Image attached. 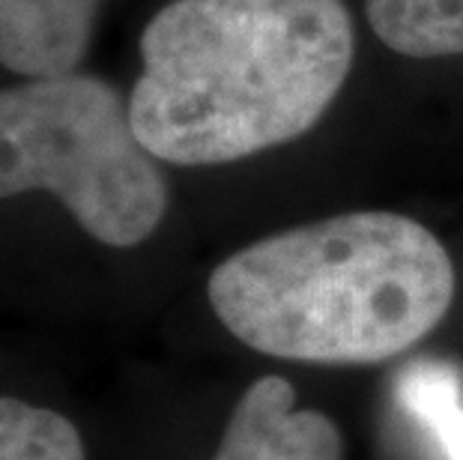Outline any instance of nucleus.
<instances>
[{
	"mask_svg": "<svg viewBox=\"0 0 463 460\" xmlns=\"http://www.w3.org/2000/svg\"><path fill=\"white\" fill-rule=\"evenodd\" d=\"M132 129L156 159L222 164L299 138L353 63L341 0H174L141 36Z\"/></svg>",
	"mask_w": 463,
	"mask_h": 460,
	"instance_id": "obj_1",
	"label": "nucleus"
},
{
	"mask_svg": "<svg viewBox=\"0 0 463 460\" xmlns=\"http://www.w3.org/2000/svg\"><path fill=\"white\" fill-rule=\"evenodd\" d=\"M455 296L449 251L398 212H350L231 254L213 311L266 356L371 365L425 338Z\"/></svg>",
	"mask_w": 463,
	"mask_h": 460,
	"instance_id": "obj_2",
	"label": "nucleus"
},
{
	"mask_svg": "<svg viewBox=\"0 0 463 460\" xmlns=\"http://www.w3.org/2000/svg\"><path fill=\"white\" fill-rule=\"evenodd\" d=\"M129 105L90 75L0 90V198L45 189L93 239L132 249L159 228L167 189Z\"/></svg>",
	"mask_w": 463,
	"mask_h": 460,
	"instance_id": "obj_3",
	"label": "nucleus"
},
{
	"mask_svg": "<svg viewBox=\"0 0 463 460\" xmlns=\"http://www.w3.org/2000/svg\"><path fill=\"white\" fill-rule=\"evenodd\" d=\"M213 460H341L332 418L299 409L284 377H260L233 407Z\"/></svg>",
	"mask_w": 463,
	"mask_h": 460,
	"instance_id": "obj_4",
	"label": "nucleus"
},
{
	"mask_svg": "<svg viewBox=\"0 0 463 460\" xmlns=\"http://www.w3.org/2000/svg\"><path fill=\"white\" fill-rule=\"evenodd\" d=\"M102 0H0V66L18 75H69L84 61Z\"/></svg>",
	"mask_w": 463,
	"mask_h": 460,
	"instance_id": "obj_5",
	"label": "nucleus"
},
{
	"mask_svg": "<svg viewBox=\"0 0 463 460\" xmlns=\"http://www.w3.org/2000/svg\"><path fill=\"white\" fill-rule=\"evenodd\" d=\"M395 404L433 460H463V377L455 365L410 361L395 377Z\"/></svg>",
	"mask_w": 463,
	"mask_h": 460,
	"instance_id": "obj_6",
	"label": "nucleus"
},
{
	"mask_svg": "<svg viewBox=\"0 0 463 460\" xmlns=\"http://www.w3.org/2000/svg\"><path fill=\"white\" fill-rule=\"evenodd\" d=\"M364 13L373 33L398 54H463V0H368Z\"/></svg>",
	"mask_w": 463,
	"mask_h": 460,
	"instance_id": "obj_7",
	"label": "nucleus"
},
{
	"mask_svg": "<svg viewBox=\"0 0 463 460\" xmlns=\"http://www.w3.org/2000/svg\"><path fill=\"white\" fill-rule=\"evenodd\" d=\"M0 460H84V443L66 416L0 395Z\"/></svg>",
	"mask_w": 463,
	"mask_h": 460,
	"instance_id": "obj_8",
	"label": "nucleus"
}]
</instances>
